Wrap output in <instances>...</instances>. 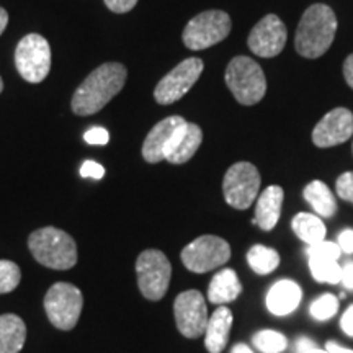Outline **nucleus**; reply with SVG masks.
Wrapping results in <instances>:
<instances>
[{"mask_svg": "<svg viewBox=\"0 0 353 353\" xmlns=\"http://www.w3.org/2000/svg\"><path fill=\"white\" fill-rule=\"evenodd\" d=\"M325 350H327L329 353H353L352 348L342 347L341 343H337V342H327V343H325Z\"/></svg>", "mask_w": 353, "mask_h": 353, "instance_id": "39", "label": "nucleus"}, {"mask_svg": "<svg viewBox=\"0 0 353 353\" xmlns=\"http://www.w3.org/2000/svg\"><path fill=\"white\" fill-rule=\"evenodd\" d=\"M339 245H341L342 252L353 254V229H345L339 234Z\"/></svg>", "mask_w": 353, "mask_h": 353, "instance_id": "34", "label": "nucleus"}, {"mask_svg": "<svg viewBox=\"0 0 353 353\" xmlns=\"http://www.w3.org/2000/svg\"><path fill=\"white\" fill-rule=\"evenodd\" d=\"M283 188L278 185L265 188L262 195L257 196V205H255V218L254 223L263 231H272L278 224L281 214V206H283Z\"/></svg>", "mask_w": 353, "mask_h": 353, "instance_id": "16", "label": "nucleus"}, {"mask_svg": "<svg viewBox=\"0 0 353 353\" xmlns=\"http://www.w3.org/2000/svg\"><path fill=\"white\" fill-rule=\"evenodd\" d=\"M337 33V17L325 3H314L303 13L294 38L298 54L316 59L325 54Z\"/></svg>", "mask_w": 353, "mask_h": 353, "instance_id": "2", "label": "nucleus"}, {"mask_svg": "<svg viewBox=\"0 0 353 353\" xmlns=\"http://www.w3.org/2000/svg\"><path fill=\"white\" fill-rule=\"evenodd\" d=\"M187 123L188 121H185L182 117H169L165 120L159 121L144 139V161L149 162V164H159V162L165 161L172 149L175 148L176 141H179Z\"/></svg>", "mask_w": 353, "mask_h": 353, "instance_id": "13", "label": "nucleus"}, {"mask_svg": "<svg viewBox=\"0 0 353 353\" xmlns=\"http://www.w3.org/2000/svg\"><path fill=\"white\" fill-rule=\"evenodd\" d=\"M353 136V113L347 108H334L322 117L312 130V143L317 148H334Z\"/></svg>", "mask_w": 353, "mask_h": 353, "instance_id": "15", "label": "nucleus"}, {"mask_svg": "<svg viewBox=\"0 0 353 353\" xmlns=\"http://www.w3.org/2000/svg\"><path fill=\"white\" fill-rule=\"evenodd\" d=\"M303 291L293 280H280L267 294V307L275 316H288L299 306Z\"/></svg>", "mask_w": 353, "mask_h": 353, "instance_id": "17", "label": "nucleus"}, {"mask_svg": "<svg viewBox=\"0 0 353 353\" xmlns=\"http://www.w3.org/2000/svg\"><path fill=\"white\" fill-rule=\"evenodd\" d=\"M250 51L260 57H275L286 44V26L276 15H267L254 26L247 38Z\"/></svg>", "mask_w": 353, "mask_h": 353, "instance_id": "14", "label": "nucleus"}, {"mask_svg": "<svg viewBox=\"0 0 353 353\" xmlns=\"http://www.w3.org/2000/svg\"><path fill=\"white\" fill-rule=\"evenodd\" d=\"M83 306V296L77 286L64 283H54L48 290L44 296V311L48 319L54 327L61 330H70L76 327Z\"/></svg>", "mask_w": 353, "mask_h": 353, "instance_id": "8", "label": "nucleus"}, {"mask_svg": "<svg viewBox=\"0 0 353 353\" xmlns=\"http://www.w3.org/2000/svg\"><path fill=\"white\" fill-rule=\"evenodd\" d=\"M21 270L15 262L0 260V294L10 293L20 285Z\"/></svg>", "mask_w": 353, "mask_h": 353, "instance_id": "27", "label": "nucleus"}, {"mask_svg": "<svg viewBox=\"0 0 353 353\" xmlns=\"http://www.w3.org/2000/svg\"><path fill=\"white\" fill-rule=\"evenodd\" d=\"M247 262L257 275H268L275 272L280 265V255L272 247L257 244L247 252Z\"/></svg>", "mask_w": 353, "mask_h": 353, "instance_id": "24", "label": "nucleus"}, {"mask_svg": "<svg viewBox=\"0 0 353 353\" xmlns=\"http://www.w3.org/2000/svg\"><path fill=\"white\" fill-rule=\"evenodd\" d=\"M8 25V13L3 7H0V34L6 32Z\"/></svg>", "mask_w": 353, "mask_h": 353, "instance_id": "40", "label": "nucleus"}, {"mask_svg": "<svg viewBox=\"0 0 353 353\" xmlns=\"http://www.w3.org/2000/svg\"><path fill=\"white\" fill-rule=\"evenodd\" d=\"M83 139H85V143H88V144L105 145V144H108L110 134H108V131L105 130V128L95 126V128H90V130H88L85 134H83Z\"/></svg>", "mask_w": 353, "mask_h": 353, "instance_id": "31", "label": "nucleus"}, {"mask_svg": "<svg viewBox=\"0 0 353 353\" xmlns=\"http://www.w3.org/2000/svg\"><path fill=\"white\" fill-rule=\"evenodd\" d=\"M337 195L348 203H353V172H345L337 179L335 183Z\"/></svg>", "mask_w": 353, "mask_h": 353, "instance_id": "30", "label": "nucleus"}, {"mask_svg": "<svg viewBox=\"0 0 353 353\" xmlns=\"http://www.w3.org/2000/svg\"><path fill=\"white\" fill-rule=\"evenodd\" d=\"M309 268L314 280L321 283H341L342 267L337 263V260L309 259Z\"/></svg>", "mask_w": 353, "mask_h": 353, "instance_id": "25", "label": "nucleus"}, {"mask_svg": "<svg viewBox=\"0 0 353 353\" xmlns=\"http://www.w3.org/2000/svg\"><path fill=\"white\" fill-rule=\"evenodd\" d=\"M26 341V325L17 314L0 316V353H20Z\"/></svg>", "mask_w": 353, "mask_h": 353, "instance_id": "20", "label": "nucleus"}, {"mask_svg": "<svg viewBox=\"0 0 353 353\" xmlns=\"http://www.w3.org/2000/svg\"><path fill=\"white\" fill-rule=\"evenodd\" d=\"M128 70L120 63H105L87 76L74 92L70 107L79 117H90L99 113L113 97L123 90Z\"/></svg>", "mask_w": 353, "mask_h": 353, "instance_id": "1", "label": "nucleus"}, {"mask_svg": "<svg viewBox=\"0 0 353 353\" xmlns=\"http://www.w3.org/2000/svg\"><path fill=\"white\" fill-rule=\"evenodd\" d=\"M339 299L334 294H322L311 304V316L317 321H327L337 314Z\"/></svg>", "mask_w": 353, "mask_h": 353, "instance_id": "28", "label": "nucleus"}, {"mask_svg": "<svg viewBox=\"0 0 353 353\" xmlns=\"http://www.w3.org/2000/svg\"><path fill=\"white\" fill-rule=\"evenodd\" d=\"M103 2L114 13H126L136 7L138 0H103Z\"/></svg>", "mask_w": 353, "mask_h": 353, "instance_id": "33", "label": "nucleus"}, {"mask_svg": "<svg viewBox=\"0 0 353 353\" xmlns=\"http://www.w3.org/2000/svg\"><path fill=\"white\" fill-rule=\"evenodd\" d=\"M81 175L83 176V179L100 180V179H103L105 169H103V165L99 164V162L85 161L81 167Z\"/></svg>", "mask_w": 353, "mask_h": 353, "instance_id": "32", "label": "nucleus"}, {"mask_svg": "<svg viewBox=\"0 0 353 353\" xmlns=\"http://www.w3.org/2000/svg\"><path fill=\"white\" fill-rule=\"evenodd\" d=\"M352 152H353V145H352Z\"/></svg>", "mask_w": 353, "mask_h": 353, "instance_id": "44", "label": "nucleus"}, {"mask_svg": "<svg viewBox=\"0 0 353 353\" xmlns=\"http://www.w3.org/2000/svg\"><path fill=\"white\" fill-rule=\"evenodd\" d=\"M306 353H329L327 350H321V348H311V350H307Z\"/></svg>", "mask_w": 353, "mask_h": 353, "instance_id": "42", "label": "nucleus"}, {"mask_svg": "<svg viewBox=\"0 0 353 353\" xmlns=\"http://www.w3.org/2000/svg\"><path fill=\"white\" fill-rule=\"evenodd\" d=\"M342 283L345 288L353 290V263H347L345 267H342Z\"/></svg>", "mask_w": 353, "mask_h": 353, "instance_id": "36", "label": "nucleus"}, {"mask_svg": "<svg viewBox=\"0 0 353 353\" xmlns=\"http://www.w3.org/2000/svg\"><path fill=\"white\" fill-rule=\"evenodd\" d=\"M254 345L262 353H281L288 347V341L283 334L276 330H259L252 339Z\"/></svg>", "mask_w": 353, "mask_h": 353, "instance_id": "26", "label": "nucleus"}, {"mask_svg": "<svg viewBox=\"0 0 353 353\" xmlns=\"http://www.w3.org/2000/svg\"><path fill=\"white\" fill-rule=\"evenodd\" d=\"M231 17L223 10H206L198 13L183 30V44L192 51L208 50L228 38L231 33Z\"/></svg>", "mask_w": 353, "mask_h": 353, "instance_id": "5", "label": "nucleus"}, {"mask_svg": "<svg viewBox=\"0 0 353 353\" xmlns=\"http://www.w3.org/2000/svg\"><path fill=\"white\" fill-rule=\"evenodd\" d=\"M311 348H316V343L312 342L311 339H307V337L298 339V342H296V353H306L307 350H311Z\"/></svg>", "mask_w": 353, "mask_h": 353, "instance_id": "38", "label": "nucleus"}, {"mask_svg": "<svg viewBox=\"0 0 353 353\" xmlns=\"http://www.w3.org/2000/svg\"><path fill=\"white\" fill-rule=\"evenodd\" d=\"M343 76L350 88H353V54H350L343 63Z\"/></svg>", "mask_w": 353, "mask_h": 353, "instance_id": "37", "label": "nucleus"}, {"mask_svg": "<svg viewBox=\"0 0 353 353\" xmlns=\"http://www.w3.org/2000/svg\"><path fill=\"white\" fill-rule=\"evenodd\" d=\"M174 314L179 332L187 339H198L205 334L208 324V309L203 294L196 290H188L175 298Z\"/></svg>", "mask_w": 353, "mask_h": 353, "instance_id": "12", "label": "nucleus"}, {"mask_svg": "<svg viewBox=\"0 0 353 353\" xmlns=\"http://www.w3.org/2000/svg\"><path fill=\"white\" fill-rule=\"evenodd\" d=\"M182 262L190 272L206 273L223 267L231 259V247L218 236H200L185 247L180 254Z\"/></svg>", "mask_w": 353, "mask_h": 353, "instance_id": "10", "label": "nucleus"}, {"mask_svg": "<svg viewBox=\"0 0 353 353\" xmlns=\"http://www.w3.org/2000/svg\"><path fill=\"white\" fill-rule=\"evenodd\" d=\"M291 228L296 236L307 245L317 244L325 239V226L321 218L311 213H299L291 221Z\"/></svg>", "mask_w": 353, "mask_h": 353, "instance_id": "23", "label": "nucleus"}, {"mask_svg": "<svg viewBox=\"0 0 353 353\" xmlns=\"http://www.w3.org/2000/svg\"><path fill=\"white\" fill-rule=\"evenodd\" d=\"M226 83L241 105L259 103L267 92V81L260 65L247 56L234 57L226 69Z\"/></svg>", "mask_w": 353, "mask_h": 353, "instance_id": "4", "label": "nucleus"}, {"mask_svg": "<svg viewBox=\"0 0 353 353\" xmlns=\"http://www.w3.org/2000/svg\"><path fill=\"white\" fill-rule=\"evenodd\" d=\"M3 90V82H2V77H0V94H2Z\"/></svg>", "mask_w": 353, "mask_h": 353, "instance_id": "43", "label": "nucleus"}, {"mask_svg": "<svg viewBox=\"0 0 353 353\" xmlns=\"http://www.w3.org/2000/svg\"><path fill=\"white\" fill-rule=\"evenodd\" d=\"M203 141V131L201 128L195 125V123H187V126L183 128L182 134H180L179 141H176L175 148L172 149V152L167 156L165 161H169L170 164H185L190 159L195 156L198 149H200Z\"/></svg>", "mask_w": 353, "mask_h": 353, "instance_id": "21", "label": "nucleus"}, {"mask_svg": "<svg viewBox=\"0 0 353 353\" xmlns=\"http://www.w3.org/2000/svg\"><path fill=\"white\" fill-rule=\"evenodd\" d=\"M203 69H205V64L200 57H188L182 61L157 83L156 90H154V99L161 105H170L179 101L198 82Z\"/></svg>", "mask_w": 353, "mask_h": 353, "instance_id": "11", "label": "nucleus"}, {"mask_svg": "<svg viewBox=\"0 0 353 353\" xmlns=\"http://www.w3.org/2000/svg\"><path fill=\"white\" fill-rule=\"evenodd\" d=\"M260 174L250 162H237L229 167L223 180V192L228 205L236 210H247L257 200Z\"/></svg>", "mask_w": 353, "mask_h": 353, "instance_id": "9", "label": "nucleus"}, {"mask_svg": "<svg viewBox=\"0 0 353 353\" xmlns=\"http://www.w3.org/2000/svg\"><path fill=\"white\" fill-rule=\"evenodd\" d=\"M303 195L322 218H332L335 211H337V200H335L334 193L321 180H312L311 183H307Z\"/></svg>", "mask_w": 353, "mask_h": 353, "instance_id": "22", "label": "nucleus"}, {"mask_svg": "<svg viewBox=\"0 0 353 353\" xmlns=\"http://www.w3.org/2000/svg\"><path fill=\"white\" fill-rule=\"evenodd\" d=\"M30 252L37 262L52 270H69L77 263L76 241L57 228H41L28 239Z\"/></svg>", "mask_w": 353, "mask_h": 353, "instance_id": "3", "label": "nucleus"}, {"mask_svg": "<svg viewBox=\"0 0 353 353\" xmlns=\"http://www.w3.org/2000/svg\"><path fill=\"white\" fill-rule=\"evenodd\" d=\"M138 286L144 298L159 301L165 296L172 278V265L164 252L157 249L144 250L136 260Z\"/></svg>", "mask_w": 353, "mask_h": 353, "instance_id": "6", "label": "nucleus"}, {"mask_svg": "<svg viewBox=\"0 0 353 353\" xmlns=\"http://www.w3.org/2000/svg\"><path fill=\"white\" fill-rule=\"evenodd\" d=\"M15 68L26 82H43L51 70V48L48 39L38 33L21 38L15 50Z\"/></svg>", "mask_w": 353, "mask_h": 353, "instance_id": "7", "label": "nucleus"}, {"mask_svg": "<svg viewBox=\"0 0 353 353\" xmlns=\"http://www.w3.org/2000/svg\"><path fill=\"white\" fill-rule=\"evenodd\" d=\"M341 327L347 335L353 337V304L352 306H348L347 311L343 312V316L341 319Z\"/></svg>", "mask_w": 353, "mask_h": 353, "instance_id": "35", "label": "nucleus"}, {"mask_svg": "<svg viewBox=\"0 0 353 353\" xmlns=\"http://www.w3.org/2000/svg\"><path fill=\"white\" fill-rule=\"evenodd\" d=\"M232 327V312L226 306H219L211 314L205 330V347L210 353H221L226 348Z\"/></svg>", "mask_w": 353, "mask_h": 353, "instance_id": "18", "label": "nucleus"}, {"mask_svg": "<svg viewBox=\"0 0 353 353\" xmlns=\"http://www.w3.org/2000/svg\"><path fill=\"white\" fill-rule=\"evenodd\" d=\"M231 353H254L252 350H250L249 347L245 345V343H237V345L232 347Z\"/></svg>", "mask_w": 353, "mask_h": 353, "instance_id": "41", "label": "nucleus"}, {"mask_svg": "<svg viewBox=\"0 0 353 353\" xmlns=\"http://www.w3.org/2000/svg\"><path fill=\"white\" fill-rule=\"evenodd\" d=\"M242 285L239 281L237 273L231 270V268H224L216 273L208 286V299L214 304H224L231 303L241 294Z\"/></svg>", "mask_w": 353, "mask_h": 353, "instance_id": "19", "label": "nucleus"}, {"mask_svg": "<svg viewBox=\"0 0 353 353\" xmlns=\"http://www.w3.org/2000/svg\"><path fill=\"white\" fill-rule=\"evenodd\" d=\"M341 254V245L335 244V242H327L325 239L317 242V244L309 245L307 249V257L317 260H339Z\"/></svg>", "mask_w": 353, "mask_h": 353, "instance_id": "29", "label": "nucleus"}]
</instances>
